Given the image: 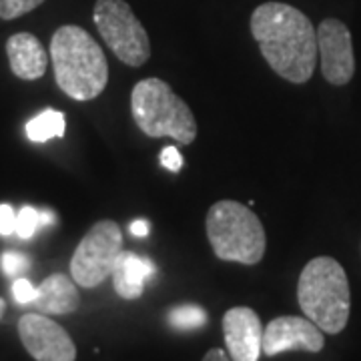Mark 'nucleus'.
Segmentation results:
<instances>
[{"label": "nucleus", "mask_w": 361, "mask_h": 361, "mask_svg": "<svg viewBox=\"0 0 361 361\" xmlns=\"http://www.w3.org/2000/svg\"><path fill=\"white\" fill-rule=\"evenodd\" d=\"M251 35L267 65L285 80L303 85L317 65V30L311 20L285 2H265L251 14Z\"/></svg>", "instance_id": "obj_1"}, {"label": "nucleus", "mask_w": 361, "mask_h": 361, "mask_svg": "<svg viewBox=\"0 0 361 361\" xmlns=\"http://www.w3.org/2000/svg\"><path fill=\"white\" fill-rule=\"evenodd\" d=\"M51 61L59 89L75 101L97 99L109 82V63L85 28L61 26L51 40Z\"/></svg>", "instance_id": "obj_2"}, {"label": "nucleus", "mask_w": 361, "mask_h": 361, "mask_svg": "<svg viewBox=\"0 0 361 361\" xmlns=\"http://www.w3.org/2000/svg\"><path fill=\"white\" fill-rule=\"evenodd\" d=\"M297 301L303 315L323 334H341L351 311L348 273L341 263L334 257L311 259L299 275Z\"/></svg>", "instance_id": "obj_3"}, {"label": "nucleus", "mask_w": 361, "mask_h": 361, "mask_svg": "<svg viewBox=\"0 0 361 361\" xmlns=\"http://www.w3.org/2000/svg\"><path fill=\"white\" fill-rule=\"evenodd\" d=\"M130 113L142 135L151 139L171 137L179 145H191L197 139V121L189 104L161 78H145L135 85Z\"/></svg>", "instance_id": "obj_4"}, {"label": "nucleus", "mask_w": 361, "mask_h": 361, "mask_svg": "<svg viewBox=\"0 0 361 361\" xmlns=\"http://www.w3.org/2000/svg\"><path fill=\"white\" fill-rule=\"evenodd\" d=\"M205 229L213 253L221 261L257 265L265 255V229L257 215L239 201H217L207 211Z\"/></svg>", "instance_id": "obj_5"}, {"label": "nucleus", "mask_w": 361, "mask_h": 361, "mask_svg": "<svg viewBox=\"0 0 361 361\" xmlns=\"http://www.w3.org/2000/svg\"><path fill=\"white\" fill-rule=\"evenodd\" d=\"M92 20L121 63L137 68L151 59L149 35L125 0H97Z\"/></svg>", "instance_id": "obj_6"}, {"label": "nucleus", "mask_w": 361, "mask_h": 361, "mask_svg": "<svg viewBox=\"0 0 361 361\" xmlns=\"http://www.w3.org/2000/svg\"><path fill=\"white\" fill-rule=\"evenodd\" d=\"M121 251L123 229L118 223L111 219L94 223L75 249V255L71 259V277L78 287H99L106 277H111Z\"/></svg>", "instance_id": "obj_7"}, {"label": "nucleus", "mask_w": 361, "mask_h": 361, "mask_svg": "<svg viewBox=\"0 0 361 361\" xmlns=\"http://www.w3.org/2000/svg\"><path fill=\"white\" fill-rule=\"evenodd\" d=\"M18 337L37 361H75L77 345L63 325L44 313H25L18 319Z\"/></svg>", "instance_id": "obj_8"}, {"label": "nucleus", "mask_w": 361, "mask_h": 361, "mask_svg": "<svg viewBox=\"0 0 361 361\" xmlns=\"http://www.w3.org/2000/svg\"><path fill=\"white\" fill-rule=\"evenodd\" d=\"M317 51L325 80L336 87L348 85L355 73L353 42L348 26L337 18H325L317 28Z\"/></svg>", "instance_id": "obj_9"}, {"label": "nucleus", "mask_w": 361, "mask_h": 361, "mask_svg": "<svg viewBox=\"0 0 361 361\" xmlns=\"http://www.w3.org/2000/svg\"><path fill=\"white\" fill-rule=\"evenodd\" d=\"M325 345L323 331L307 317L281 315L269 322L263 329V353L279 355L283 351H307L319 353Z\"/></svg>", "instance_id": "obj_10"}, {"label": "nucleus", "mask_w": 361, "mask_h": 361, "mask_svg": "<svg viewBox=\"0 0 361 361\" xmlns=\"http://www.w3.org/2000/svg\"><path fill=\"white\" fill-rule=\"evenodd\" d=\"M263 325L251 307H231L223 315V337L231 361H259Z\"/></svg>", "instance_id": "obj_11"}, {"label": "nucleus", "mask_w": 361, "mask_h": 361, "mask_svg": "<svg viewBox=\"0 0 361 361\" xmlns=\"http://www.w3.org/2000/svg\"><path fill=\"white\" fill-rule=\"evenodd\" d=\"M6 56L11 71L23 80H37L47 73L49 54L42 42L30 32H16L6 40Z\"/></svg>", "instance_id": "obj_12"}, {"label": "nucleus", "mask_w": 361, "mask_h": 361, "mask_svg": "<svg viewBox=\"0 0 361 361\" xmlns=\"http://www.w3.org/2000/svg\"><path fill=\"white\" fill-rule=\"evenodd\" d=\"M39 313L44 315H68L75 313L80 305L78 287L73 277L65 273H54L37 287V297L30 303Z\"/></svg>", "instance_id": "obj_13"}, {"label": "nucleus", "mask_w": 361, "mask_h": 361, "mask_svg": "<svg viewBox=\"0 0 361 361\" xmlns=\"http://www.w3.org/2000/svg\"><path fill=\"white\" fill-rule=\"evenodd\" d=\"M157 275V267L153 261L147 257H139L133 251H121L113 267V285L115 291L123 299H139L145 291V285Z\"/></svg>", "instance_id": "obj_14"}, {"label": "nucleus", "mask_w": 361, "mask_h": 361, "mask_svg": "<svg viewBox=\"0 0 361 361\" xmlns=\"http://www.w3.org/2000/svg\"><path fill=\"white\" fill-rule=\"evenodd\" d=\"M66 121L61 111L47 109L26 123V137L32 142H47L56 137H65Z\"/></svg>", "instance_id": "obj_15"}, {"label": "nucleus", "mask_w": 361, "mask_h": 361, "mask_svg": "<svg viewBox=\"0 0 361 361\" xmlns=\"http://www.w3.org/2000/svg\"><path fill=\"white\" fill-rule=\"evenodd\" d=\"M169 323L171 327L180 329V331H191V329H199L207 323V313L203 307L187 303V305H177L169 311Z\"/></svg>", "instance_id": "obj_16"}, {"label": "nucleus", "mask_w": 361, "mask_h": 361, "mask_svg": "<svg viewBox=\"0 0 361 361\" xmlns=\"http://www.w3.org/2000/svg\"><path fill=\"white\" fill-rule=\"evenodd\" d=\"M40 227H44V223H42V211H37L35 207L25 205L18 213H16L14 233H16L20 239H30L35 233L39 231Z\"/></svg>", "instance_id": "obj_17"}, {"label": "nucleus", "mask_w": 361, "mask_h": 361, "mask_svg": "<svg viewBox=\"0 0 361 361\" xmlns=\"http://www.w3.org/2000/svg\"><path fill=\"white\" fill-rule=\"evenodd\" d=\"M44 0H0V18L14 20L18 16H25L30 11L39 8Z\"/></svg>", "instance_id": "obj_18"}, {"label": "nucleus", "mask_w": 361, "mask_h": 361, "mask_svg": "<svg viewBox=\"0 0 361 361\" xmlns=\"http://www.w3.org/2000/svg\"><path fill=\"white\" fill-rule=\"evenodd\" d=\"M0 265L8 277H20L30 267V259L23 253H18V251H6L0 257Z\"/></svg>", "instance_id": "obj_19"}, {"label": "nucleus", "mask_w": 361, "mask_h": 361, "mask_svg": "<svg viewBox=\"0 0 361 361\" xmlns=\"http://www.w3.org/2000/svg\"><path fill=\"white\" fill-rule=\"evenodd\" d=\"M13 297L16 303L28 305V303H32L35 297H37V287L30 283L28 279H25V277H18L13 283Z\"/></svg>", "instance_id": "obj_20"}, {"label": "nucleus", "mask_w": 361, "mask_h": 361, "mask_svg": "<svg viewBox=\"0 0 361 361\" xmlns=\"http://www.w3.org/2000/svg\"><path fill=\"white\" fill-rule=\"evenodd\" d=\"M161 165L165 169H169L171 173H179L183 169V157H180L179 149L175 147H165L161 151Z\"/></svg>", "instance_id": "obj_21"}, {"label": "nucleus", "mask_w": 361, "mask_h": 361, "mask_svg": "<svg viewBox=\"0 0 361 361\" xmlns=\"http://www.w3.org/2000/svg\"><path fill=\"white\" fill-rule=\"evenodd\" d=\"M14 225H16V213L13 205L2 203L0 205V235H13Z\"/></svg>", "instance_id": "obj_22"}, {"label": "nucleus", "mask_w": 361, "mask_h": 361, "mask_svg": "<svg viewBox=\"0 0 361 361\" xmlns=\"http://www.w3.org/2000/svg\"><path fill=\"white\" fill-rule=\"evenodd\" d=\"M129 229L135 237H147V235H149V221H145V219L133 221Z\"/></svg>", "instance_id": "obj_23"}, {"label": "nucleus", "mask_w": 361, "mask_h": 361, "mask_svg": "<svg viewBox=\"0 0 361 361\" xmlns=\"http://www.w3.org/2000/svg\"><path fill=\"white\" fill-rule=\"evenodd\" d=\"M203 361H231V357H229L223 349L215 348V349H211V351H207Z\"/></svg>", "instance_id": "obj_24"}, {"label": "nucleus", "mask_w": 361, "mask_h": 361, "mask_svg": "<svg viewBox=\"0 0 361 361\" xmlns=\"http://www.w3.org/2000/svg\"><path fill=\"white\" fill-rule=\"evenodd\" d=\"M4 311H6V301L0 297V319H2V315H4Z\"/></svg>", "instance_id": "obj_25"}]
</instances>
